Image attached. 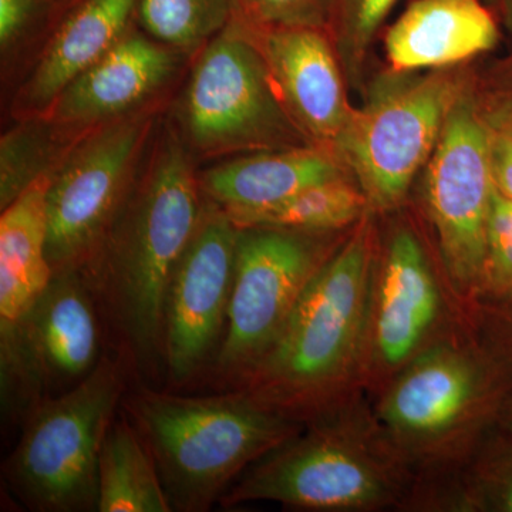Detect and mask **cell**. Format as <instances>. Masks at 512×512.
Segmentation results:
<instances>
[{"instance_id":"6da1fadb","label":"cell","mask_w":512,"mask_h":512,"mask_svg":"<svg viewBox=\"0 0 512 512\" xmlns=\"http://www.w3.org/2000/svg\"><path fill=\"white\" fill-rule=\"evenodd\" d=\"M373 212L312 279L274 348L244 379L271 409L303 421L363 392L379 242Z\"/></svg>"},{"instance_id":"7a4b0ae2","label":"cell","mask_w":512,"mask_h":512,"mask_svg":"<svg viewBox=\"0 0 512 512\" xmlns=\"http://www.w3.org/2000/svg\"><path fill=\"white\" fill-rule=\"evenodd\" d=\"M512 392V369L453 326L377 394L373 412L417 491L454 476L497 427ZM414 493V495H416ZM414 498V497H413Z\"/></svg>"},{"instance_id":"3957f363","label":"cell","mask_w":512,"mask_h":512,"mask_svg":"<svg viewBox=\"0 0 512 512\" xmlns=\"http://www.w3.org/2000/svg\"><path fill=\"white\" fill-rule=\"evenodd\" d=\"M417 480L394 453L360 392L305 420L228 488L225 508L268 501L292 510L382 511L410 507Z\"/></svg>"},{"instance_id":"277c9868","label":"cell","mask_w":512,"mask_h":512,"mask_svg":"<svg viewBox=\"0 0 512 512\" xmlns=\"http://www.w3.org/2000/svg\"><path fill=\"white\" fill-rule=\"evenodd\" d=\"M202 200L190 150L168 131L101 248L107 301L141 366L164 356L168 284L197 228Z\"/></svg>"},{"instance_id":"5b68a950","label":"cell","mask_w":512,"mask_h":512,"mask_svg":"<svg viewBox=\"0 0 512 512\" xmlns=\"http://www.w3.org/2000/svg\"><path fill=\"white\" fill-rule=\"evenodd\" d=\"M124 407L180 512L210 510L252 464L305 426L245 389L207 397L140 389Z\"/></svg>"},{"instance_id":"8992f818","label":"cell","mask_w":512,"mask_h":512,"mask_svg":"<svg viewBox=\"0 0 512 512\" xmlns=\"http://www.w3.org/2000/svg\"><path fill=\"white\" fill-rule=\"evenodd\" d=\"M467 86L466 72L458 66L390 69L373 80L333 153L365 194L370 212L402 207Z\"/></svg>"},{"instance_id":"52a82bcc","label":"cell","mask_w":512,"mask_h":512,"mask_svg":"<svg viewBox=\"0 0 512 512\" xmlns=\"http://www.w3.org/2000/svg\"><path fill=\"white\" fill-rule=\"evenodd\" d=\"M177 119L178 136L201 157L315 147L282 103L251 29L234 16L198 53Z\"/></svg>"},{"instance_id":"ba28073f","label":"cell","mask_w":512,"mask_h":512,"mask_svg":"<svg viewBox=\"0 0 512 512\" xmlns=\"http://www.w3.org/2000/svg\"><path fill=\"white\" fill-rule=\"evenodd\" d=\"M119 366L100 360L69 392L29 414L5 463L16 497L39 512L97 511L99 460L123 394Z\"/></svg>"},{"instance_id":"9c48e42d","label":"cell","mask_w":512,"mask_h":512,"mask_svg":"<svg viewBox=\"0 0 512 512\" xmlns=\"http://www.w3.org/2000/svg\"><path fill=\"white\" fill-rule=\"evenodd\" d=\"M154 117L138 110L84 131L49 175L47 258L55 274L80 271L99 256L133 191Z\"/></svg>"},{"instance_id":"30bf717a","label":"cell","mask_w":512,"mask_h":512,"mask_svg":"<svg viewBox=\"0 0 512 512\" xmlns=\"http://www.w3.org/2000/svg\"><path fill=\"white\" fill-rule=\"evenodd\" d=\"M427 217L451 292L474 301L485 252L493 200L490 124L468 83L448 114L433 156L424 167Z\"/></svg>"},{"instance_id":"8fae6325","label":"cell","mask_w":512,"mask_h":512,"mask_svg":"<svg viewBox=\"0 0 512 512\" xmlns=\"http://www.w3.org/2000/svg\"><path fill=\"white\" fill-rule=\"evenodd\" d=\"M333 234L239 228L234 286L217 367L245 377L274 348L315 275L338 247Z\"/></svg>"},{"instance_id":"7c38bea8","label":"cell","mask_w":512,"mask_h":512,"mask_svg":"<svg viewBox=\"0 0 512 512\" xmlns=\"http://www.w3.org/2000/svg\"><path fill=\"white\" fill-rule=\"evenodd\" d=\"M453 328L426 248L410 225L390 229L379 247L362 390L377 394Z\"/></svg>"},{"instance_id":"4fadbf2b","label":"cell","mask_w":512,"mask_h":512,"mask_svg":"<svg viewBox=\"0 0 512 512\" xmlns=\"http://www.w3.org/2000/svg\"><path fill=\"white\" fill-rule=\"evenodd\" d=\"M100 330L80 271L60 272L0 349L3 412L32 413L46 386L79 383L100 362Z\"/></svg>"},{"instance_id":"5bb4252c","label":"cell","mask_w":512,"mask_h":512,"mask_svg":"<svg viewBox=\"0 0 512 512\" xmlns=\"http://www.w3.org/2000/svg\"><path fill=\"white\" fill-rule=\"evenodd\" d=\"M238 234L227 212L204 197L197 228L175 265L165 299L164 359L175 382L190 379L220 350Z\"/></svg>"},{"instance_id":"9a60e30c","label":"cell","mask_w":512,"mask_h":512,"mask_svg":"<svg viewBox=\"0 0 512 512\" xmlns=\"http://www.w3.org/2000/svg\"><path fill=\"white\" fill-rule=\"evenodd\" d=\"M249 29L296 126L313 146L335 153L355 109L349 104L348 80L330 33Z\"/></svg>"},{"instance_id":"2e32d148","label":"cell","mask_w":512,"mask_h":512,"mask_svg":"<svg viewBox=\"0 0 512 512\" xmlns=\"http://www.w3.org/2000/svg\"><path fill=\"white\" fill-rule=\"evenodd\" d=\"M185 55L130 29L110 52L74 79L47 109L64 130H90L143 110L173 80Z\"/></svg>"},{"instance_id":"e0dca14e","label":"cell","mask_w":512,"mask_h":512,"mask_svg":"<svg viewBox=\"0 0 512 512\" xmlns=\"http://www.w3.org/2000/svg\"><path fill=\"white\" fill-rule=\"evenodd\" d=\"M500 29L483 0H414L384 36L390 69H447L490 52Z\"/></svg>"},{"instance_id":"ac0fdd59","label":"cell","mask_w":512,"mask_h":512,"mask_svg":"<svg viewBox=\"0 0 512 512\" xmlns=\"http://www.w3.org/2000/svg\"><path fill=\"white\" fill-rule=\"evenodd\" d=\"M140 0H76L19 92L20 110L45 114L59 94L110 52L136 19Z\"/></svg>"},{"instance_id":"d6986e66","label":"cell","mask_w":512,"mask_h":512,"mask_svg":"<svg viewBox=\"0 0 512 512\" xmlns=\"http://www.w3.org/2000/svg\"><path fill=\"white\" fill-rule=\"evenodd\" d=\"M343 177L352 175L318 147L242 154L198 174L202 195L229 217L264 210L312 185Z\"/></svg>"},{"instance_id":"ffe728a7","label":"cell","mask_w":512,"mask_h":512,"mask_svg":"<svg viewBox=\"0 0 512 512\" xmlns=\"http://www.w3.org/2000/svg\"><path fill=\"white\" fill-rule=\"evenodd\" d=\"M47 184L49 177L37 181L0 218V349L15 339L55 275L47 258Z\"/></svg>"},{"instance_id":"44dd1931","label":"cell","mask_w":512,"mask_h":512,"mask_svg":"<svg viewBox=\"0 0 512 512\" xmlns=\"http://www.w3.org/2000/svg\"><path fill=\"white\" fill-rule=\"evenodd\" d=\"M97 511H173L156 461L127 419L111 423L101 446Z\"/></svg>"},{"instance_id":"7402d4cb","label":"cell","mask_w":512,"mask_h":512,"mask_svg":"<svg viewBox=\"0 0 512 512\" xmlns=\"http://www.w3.org/2000/svg\"><path fill=\"white\" fill-rule=\"evenodd\" d=\"M414 507L512 512V437L495 427L454 476L424 488Z\"/></svg>"},{"instance_id":"603a6c76","label":"cell","mask_w":512,"mask_h":512,"mask_svg":"<svg viewBox=\"0 0 512 512\" xmlns=\"http://www.w3.org/2000/svg\"><path fill=\"white\" fill-rule=\"evenodd\" d=\"M369 202L352 177L336 178L296 192L288 200L231 218L238 228H275L336 234L369 214Z\"/></svg>"},{"instance_id":"cb8c5ba5","label":"cell","mask_w":512,"mask_h":512,"mask_svg":"<svg viewBox=\"0 0 512 512\" xmlns=\"http://www.w3.org/2000/svg\"><path fill=\"white\" fill-rule=\"evenodd\" d=\"M9 130L0 141V208L55 171L70 146L63 147V127L45 116Z\"/></svg>"},{"instance_id":"d4e9b609","label":"cell","mask_w":512,"mask_h":512,"mask_svg":"<svg viewBox=\"0 0 512 512\" xmlns=\"http://www.w3.org/2000/svg\"><path fill=\"white\" fill-rule=\"evenodd\" d=\"M232 18V0H140L136 20L146 35L194 55Z\"/></svg>"},{"instance_id":"484cf974","label":"cell","mask_w":512,"mask_h":512,"mask_svg":"<svg viewBox=\"0 0 512 512\" xmlns=\"http://www.w3.org/2000/svg\"><path fill=\"white\" fill-rule=\"evenodd\" d=\"M397 0H335L332 39L346 80L363 86L370 49Z\"/></svg>"},{"instance_id":"4316f807","label":"cell","mask_w":512,"mask_h":512,"mask_svg":"<svg viewBox=\"0 0 512 512\" xmlns=\"http://www.w3.org/2000/svg\"><path fill=\"white\" fill-rule=\"evenodd\" d=\"M512 293V200L495 190L485 232L483 271L474 301L468 309L480 303L498 301Z\"/></svg>"},{"instance_id":"83f0119b","label":"cell","mask_w":512,"mask_h":512,"mask_svg":"<svg viewBox=\"0 0 512 512\" xmlns=\"http://www.w3.org/2000/svg\"><path fill=\"white\" fill-rule=\"evenodd\" d=\"M232 16L254 29H316L332 33L335 0H232Z\"/></svg>"},{"instance_id":"f1b7e54d","label":"cell","mask_w":512,"mask_h":512,"mask_svg":"<svg viewBox=\"0 0 512 512\" xmlns=\"http://www.w3.org/2000/svg\"><path fill=\"white\" fill-rule=\"evenodd\" d=\"M470 326L485 348L512 369V293L468 309Z\"/></svg>"},{"instance_id":"f546056e","label":"cell","mask_w":512,"mask_h":512,"mask_svg":"<svg viewBox=\"0 0 512 512\" xmlns=\"http://www.w3.org/2000/svg\"><path fill=\"white\" fill-rule=\"evenodd\" d=\"M47 5L55 3L53 0H0V46L3 53L18 42Z\"/></svg>"},{"instance_id":"4dcf8cb0","label":"cell","mask_w":512,"mask_h":512,"mask_svg":"<svg viewBox=\"0 0 512 512\" xmlns=\"http://www.w3.org/2000/svg\"><path fill=\"white\" fill-rule=\"evenodd\" d=\"M490 163L495 190L512 200V124L491 121Z\"/></svg>"},{"instance_id":"1f68e13d","label":"cell","mask_w":512,"mask_h":512,"mask_svg":"<svg viewBox=\"0 0 512 512\" xmlns=\"http://www.w3.org/2000/svg\"><path fill=\"white\" fill-rule=\"evenodd\" d=\"M497 430L503 431V433L512 437V392L508 394L503 407H501L500 414H498Z\"/></svg>"},{"instance_id":"d6a6232c","label":"cell","mask_w":512,"mask_h":512,"mask_svg":"<svg viewBox=\"0 0 512 512\" xmlns=\"http://www.w3.org/2000/svg\"><path fill=\"white\" fill-rule=\"evenodd\" d=\"M74 2H76V0H53V3H55V5H59V6H63V5L70 6Z\"/></svg>"},{"instance_id":"836d02e7","label":"cell","mask_w":512,"mask_h":512,"mask_svg":"<svg viewBox=\"0 0 512 512\" xmlns=\"http://www.w3.org/2000/svg\"><path fill=\"white\" fill-rule=\"evenodd\" d=\"M508 19H510V25L512 26V0L508 5Z\"/></svg>"},{"instance_id":"e575fe53","label":"cell","mask_w":512,"mask_h":512,"mask_svg":"<svg viewBox=\"0 0 512 512\" xmlns=\"http://www.w3.org/2000/svg\"><path fill=\"white\" fill-rule=\"evenodd\" d=\"M507 86L512 89V69L508 72Z\"/></svg>"}]
</instances>
